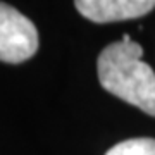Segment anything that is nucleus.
Masks as SVG:
<instances>
[{"mask_svg": "<svg viewBox=\"0 0 155 155\" xmlns=\"http://www.w3.org/2000/svg\"><path fill=\"white\" fill-rule=\"evenodd\" d=\"M105 155H155V140L133 138L114 145Z\"/></svg>", "mask_w": 155, "mask_h": 155, "instance_id": "nucleus-4", "label": "nucleus"}, {"mask_svg": "<svg viewBox=\"0 0 155 155\" xmlns=\"http://www.w3.org/2000/svg\"><path fill=\"white\" fill-rule=\"evenodd\" d=\"M141 55V45L129 35L107 45L97 62L98 81L105 91L155 117V72Z\"/></svg>", "mask_w": 155, "mask_h": 155, "instance_id": "nucleus-1", "label": "nucleus"}, {"mask_svg": "<svg viewBox=\"0 0 155 155\" xmlns=\"http://www.w3.org/2000/svg\"><path fill=\"white\" fill-rule=\"evenodd\" d=\"M78 12L93 22L138 19L155 9V0H78Z\"/></svg>", "mask_w": 155, "mask_h": 155, "instance_id": "nucleus-3", "label": "nucleus"}, {"mask_svg": "<svg viewBox=\"0 0 155 155\" xmlns=\"http://www.w3.org/2000/svg\"><path fill=\"white\" fill-rule=\"evenodd\" d=\"M38 50L36 26L14 7L0 2V61L19 64Z\"/></svg>", "mask_w": 155, "mask_h": 155, "instance_id": "nucleus-2", "label": "nucleus"}]
</instances>
